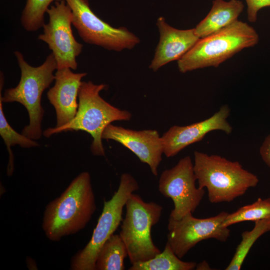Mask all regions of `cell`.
I'll return each mask as SVG.
<instances>
[{"mask_svg":"<svg viewBox=\"0 0 270 270\" xmlns=\"http://www.w3.org/2000/svg\"><path fill=\"white\" fill-rule=\"evenodd\" d=\"M96 208L90 175L88 172H82L58 197L46 205L42 229L50 240L58 242L84 229Z\"/></svg>","mask_w":270,"mask_h":270,"instance_id":"6da1fadb","label":"cell"},{"mask_svg":"<svg viewBox=\"0 0 270 270\" xmlns=\"http://www.w3.org/2000/svg\"><path fill=\"white\" fill-rule=\"evenodd\" d=\"M138 189V184L132 175L128 173L122 174L117 190L110 199L104 200L102 212L90 240L72 258L70 270H95L100 248L121 224L126 202L130 196Z\"/></svg>","mask_w":270,"mask_h":270,"instance_id":"52a82bcc","label":"cell"},{"mask_svg":"<svg viewBox=\"0 0 270 270\" xmlns=\"http://www.w3.org/2000/svg\"><path fill=\"white\" fill-rule=\"evenodd\" d=\"M260 154L263 161L270 168V134L264 138L260 148Z\"/></svg>","mask_w":270,"mask_h":270,"instance_id":"cb8c5ba5","label":"cell"},{"mask_svg":"<svg viewBox=\"0 0 270 270\" xmlns=\"http://www.w3.org/2000/svg\"><path fill=\"white\" fill-rule=\"evenodd\" d=\"M244 8L240 0H214L209 12L194 28L196 34L204 38L231 24L238 20Z\"/></svg>","mask_w":270,"mask_h":270,"instance_id":"2e32d148","label":"cell"},{"mask_svg":"<svg viewBox=\"0 0 270 270\" xmlns=\"http://www.w3.org/2000/svg\"><path fill=\"white\" fill-rule=\"evenodd\" d=\"M258 35L248 24L237 20L206 37L200 38L180 60L178 67L186 73L207 67H218L242 50L256 45Z\"/></svg>","mask_w":270,"mask_h":270,"instance_id":"5b68a950","label":"cell"},{"mask_svg":"<svg viewBox=\"0 0 270 270\" xmlns=\"http://www.w3.org/2000/svg\"><path fill=\"white\" fill-rule=\"evenodd\" d=\"M228 213L222 212L205 218L188 213L179 220L169 218L167 242L176 254L182 258L199 242L210 238L226 242L230 236L228 227L222 226Z\"/></svg>","mask_w":270,"mask_h":270,"instance_id":"8fae6325","label":"cell"},{"mask_svg":"<svg viewBox=\"0 0 270 270\" xmlns=\"http://www.w3.org/2000/svg\"><path fill=\"white\" fill-rule=\"evenodd\" d=\"M125 206L120 235L126 246L130 261L132 264L148 260L161 252L152 241L151 230L158 222L163 208L156 202H145L140 195L134 193Z\"/></svg>","mask_w":270,"mask_h":270,"instance_id":"8992f818","label":"cell"},{"mask_svg":"<svg viewBox=\"0 0 270 270\" xmlns=\"http://www.w3.org/2000/svg\"><path fill=\"white\" fill-rule=\"evenodd\" d=\"M156 26L160 38L149 66L154 72L170 62L180 60L200 39L194 28L176 29L167 24L163 17L158 18Z\"/></svg>","mask_w":270,"mask_h":270,"instance_id":"9a60e30c","label":"cell"},{"mask_svg":"<svg viewBox=\"0 0 270 270\" xmlns=\"http://www.w3.org/2000/svg\"><path fill=\"white\" fill-rule=\"evenodd\" d=\"M106 86L91 81L82 82L78 92V106L74 118L60 127L47 128L43 135L50 138L62 132H86L93 138L90 148L93 155L104 156L102 136L106 127L114 121L129 120L132 116L130 112L111 105L100 96V92Z\"/></svg>","mask_w":270,"mask_h":270,"instance_id":"3957f363","label":"cell"},{"mask_svg":"<svg viewBox=\"0 0 270 270\" xmlns=\"http://www.w3.org/2000/svg\"><path fill=\"white\" fill-rule=\"evenodd\" d=\"M230 114V108L225 104L204 120L186 126L170 127L162 136L164 154L168 158L175 156L188 146L201 140L208 133L214 130H221L230 134L232 128L227 120Z\"/></svg>","mask_w":270,"mask_h":270,"instance_id":"4fadbf2b","label":"cell"},{"mask_svg":"<svg viewBox=\"0 0 270 270\" xmlns=\"http://www.w3.org/2000/svg\"><path fill=\"white\" fill-rule=\"evenodd\" d=\"M128 256L126 246L120 234H113L100 248L95 270H124V260Z\"/></svg>","mask_w":270,"mask_h":270,"instance_id":"e0dca14e","label":"cell"},{"mask_svg":"<svg viewBox=\"0 0 270 270\" xmlns=\"http://www.w3.org/2000/svg\"><path fill=\"white\" fill-rule=\"evenodd\" d=\"M14 54L20 70V80L16 87L6 90L2 96L4 76L0 72V98L2 102H18L25 107L30 122L22 134L32 140H38L42 134L41 127L44 112L41 105L42 96L55 80L54 72L57 70L56 62L51 52L41 65L34 67L26 61L20 52L15 51Z\"/></svg>","mask_w":270,"mask_h":270,"instance_id":"7a4b0ae2","label":"cell"},{"mask_svg":"<svg viewBox=\"0 0 270 270\" xmlns=\"http://www.w3.org/2000/svg\"><path fill=\"white\" fill-rule=\"evenodd\" d=\"M61 0H26L20 23L27 32H36L44 24V14L52 2Z\"/></svg>","mask_w":270,"mask_h":270,"instance_id":"7402d4cb","label":"cell"},{"mask_svg":"<svg viewBox=\"0 0 270 270\" xmlns=\"http://www.w3.org/2000/svg\"><path fill=\"white\" fill-rule=\"evenodd\" d=\"M174 252L166 242L162 252L154 258L144 262L132 264L129 270H192L196 268V263L184 262Z\"/></svg>","mask_w":270,"mask_h":270,"instance_id":"ac0fdd59","label":"cell"},{"mask_svg":"<svg viewBox=\"0 0 270 270\" xmlns=\"http://www.w3.org/2000/svg\"><path fill=\"white\" fill-rule=\"evenodd\" d=\"M196 180L194 164L189 156L162 172L158 190L164 196L171 198L174 206L170 218L179 220L188 213L192 214L200 205L205 191L196 187Z\"/></svg>","mask_w":270,"mask_h":270,"instance_id":"30bf717a","label":"cell"},{"mask_svg":"<svg viewBox=\"0 0 270 270\" xmlns=\"http://www.w3.org/2000/svg\"><path fill=\"white\" fill-rule=\"evenodd\" d=\"M0 98V135L3 139L9 154L7 175L10 176L14 170V156L11 147L16 144L23 148H31L39 146L34 140L16 132L8 124L6 118Z\"/></svg>","mask_w":270,"mask_h":270,"instance_id":"ffe728a7","label":"cell"},{"mask_svg":"<svg viewBox=\"0 0 270 270\" xmlns=\"http://www.w3.org/2000/svg\"><path fill=\"white\" fill-rule=\"evenodd\" d=\"M270 218V198H258L252 204L246 205L228 214L222 226L225 227L246 221L256 222Z\"/></svg>","mask_w":270,"mask_h":270,"instance_id":"44dd1931","label":"cell"},{"mask_svg":"<svg viewBox=\"0 0 270 270\" xmlns=\"http://www.w3.org/2000/svg\"><path fill=\"white\" fill-rule=\"evenodd\" d=\"M72 12V25L82 40L107 50L120 52L132 49L140 42L126 28H114L98 17L88 0H64Z\"/></svg>","mask_w":270,"mask_h":270,"instance_id":"ba28073f","label":"cell"},{"mask_svg":"<svg viewBox=\"0 0 270 270\" xmlns=\"http://www.w3.org/2000/svg\"><path fill=\"white\" fill-rule=\"evenodd\" d=\"M194 169L198 188H206L212 204L230 202L256 186L258 176L238 162L221 156L194 152Z\"/></svg>","mask_w":270,"mask_h":270,"instance_id":"277c9868","label":"cell"},{"mask_svg":"<svg viewBox=\"0 0 270 270\" xmlns=\"http://www.w3.org/2000/svg\"><path fill=\"white\" fill-rule=\"evenodd\" d=\"M247 17L249 22L256 21L258 12L263 8L270 6V0H246Z\"/></svg>","mask_w":270,"mask_h":270,"instance_id":"603a6c76","label":"cell"},{"mask_svg":"<svg viewBox=\"0 0 270 270\" xmlns=\"http://www.w3.org/2000/svg\"><path fill=\"white\" fill-rule=\"evenodd\" d=\"M48 22L38 39L46 43L52 50L57 70H76V58L82 52L83 45L75 38L72 31V12L64 0L56 1L46 11Z\"/></svg>","mask_w":270,"mask_h":270,"instance_id":"9c48e42d","label":"cell"},{"mask_svg":"<svg viewBox=\"0 0 270 270\" xmlns=\"http://www.w3.org/2000/svg\"><path fill=\"white\" fill-rule=\"evenodd\" d=\"M102 138L115 140L128 148L140 162L148 165L154 176H158L164 148L162 136L156 130H135L111 123L104 128Z\"/></svg>","mask_w":270,"mask_h":270,"instance_id":"7c38bea8","label":"cell"},{"mask_svg":"<svg viewBox=\"0 0 270 270\" xmlns=\"http://www.w3.org/2000/svg\"><path fill=\"white\" fill-rule=\"evenodd\" d=\"M55 82L47 92L50 102L54 107L56 124L59 128L70 122L77 112L78 92L82 78L86 72L74 73L70 68L56 70Z\"/></svg>","mask_w":270,"mask_h":270,"instance_id":"5bb4252c","label":"cell"},{"mask_svg":"<svg viewBox=\"0 0 270 270\" xmlns=\"http://www.w3.org/2000/svg\"><path fill=\"white\" fill-rule=\"evenodd\" d=\"M254 228L242 234V240L226 270H240L250 248L264 234L270 231V218L254 222Z\"/></svg>","mask_w":270,"mask_h":270,"instance_id":"d6986e66","label":"cell"},{"mask_svg":"<svg viewBox=\"0 0 270 270\" xmlns=\"http://www.w3.org/2000/svg\"><path fill=\"white\" fill-rule=\"evenodd\" d=\"M195 269L197 270H211L210 266L206 260H204L200 263L196 264Z\"/></svg>","mask_w":270,"mask_h":270,"instance_id":"d4e9b609","label":"cell"}]
</instances>
